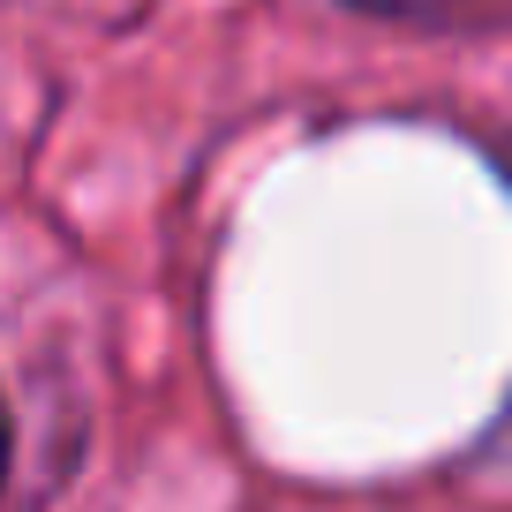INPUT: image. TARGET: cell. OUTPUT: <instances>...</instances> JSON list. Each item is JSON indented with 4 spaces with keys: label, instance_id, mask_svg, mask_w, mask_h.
I'll return each instance as SVG.
<instances>
[{
    "label": "cell",
    "instance_id": "cell-1",
    "mask_svg": "<svg viewBox=\"0 0 512 512\" xmlns=\"http://www.w3.org/2000/svg\"><path fill=\"white\" fill-rule=\"evenodd\" d=\"M354 8H377V16H430L445 0H354Z\"/></svg>",
    "mask_w": 512,
    "mask_h": 512
},
{
    "label": "cell",
    "instance_id": "cell-2",
    "mask_svg": "<svg viewBox=\"0 0 512 512\" xmlns=\"http://www.w3.org/2000/svg\"><path fill=\"white\" fill-rule=\"evenodd\" d=\"M0 475H8V400H0Z\"/></svg>",
    "mask_w": 512,
    "mask_h": 512
}]
</instances>
